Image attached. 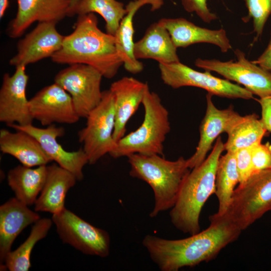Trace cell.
Returning a JSON list of instances; mask_svg holds the SVG:
<instances>
[{"label":"cell","mask_w":271,"mask_h":271,"mask_svg":"<svg viewBox=\"0 0 271 271\" xmlns=\"http://www.w3.org/2000/svg\"><path fill=\"white\" fill-rule=\"evenodd\" d=\"M56 23H38L35 28L17 43V53L9 61L16 67L27 66L51 57L59 51L64 36L57 31Z\"/></svg>","instance_id":"15"},{"label":"cell","mask_w":271,"mask_h":271,"mask_svg":"<svg viewBox=\"0 0 271 271\" xmlns=\"http://www.w3.org/2000/svg\"><path fill=\"white\" fill-rule=\"evenodd\" d=\"M270 34V39L266 49L257 59L252 61L269 71H271V31Z\"/></svg>","instance_id":"35"},{"label":"cell","mask_w":271,"mask_h":271,"mask_svg":"<svg viewBox=\"0 0 271 271\" xmlns=\"http://www.w3.org/2000/svg\"><path fill=\"white\" fill-rule=\"evenodd\" d=\"M52 222V219L44 218L34 223L28 238L16 250L7 254L2 266L10 271H28L31 266L33 248L37 242L47 236Z\"/></svg>","instance_id":"28"},{"label":"cell","mask_w":271,"mask_h":271,"mask_svg":"<svg viewBox=\"0 0 271 271\" xmlns=\"http://www.w3.org/2000/svg\"><path fill=\"white\" fill-rule=\"evenodd\" d=\"M247 9V15L242 18L247 23L252 19L253 31L257 41L262 34L265 24L271 14V0H243Z\"/></svg>","instance_id":"30"},{"label":"cell","mask_w":271,"mask_h":271,"mask_svg":"<svg viewBox=\"0 0 271 271\" xmlns=\"http://www.w3.org/2000/svg\"><path fill=\"white\" fill-rule=\"evenodd\" d=\"M267 132L258 115L252 113L242 116L227 133L228 138L224 144L225 150L235 152L252 147L261 143Z\"/></svg>","instance_id":"26"},{"label":"cell","mask_w":271,"mask_h":271,"mask_svg":"<svg viewBox=\"0 0 271 271\" xmlns=\"http://www.w3.org/2000/svg\"><path fill=\"white\" fill-rule=\"evenodd\" d=\"M0 130V150L3 154L15 157L22 165L29 167L46 165L52 161L34 137L23 130Z\"/></svg>","instance_id":"23"},{"label":"cell","mask_w":271,"mask_h":271,"mask_svg":"<svg viewBox=\"0 0 271 271\" xmlns=\"http://www.w3.org/2000/svg\"><path fill=\"white\" fill-rule=\"evenodd\" d=\"M26 66L16 67L14 74H4L0 89V121L8 126L12 124L26 125L32 124L29 100L26 89L29 76Z\"/></svg>","instance_id":"13"},{"label":"cell","mask_w":271,"mask_h":271,"mask_svg":"<svg viewBox=\"0 0 271 271\" xmlns=\"http://www.w3.org/2000/svg\"><path fill=\"white\" fill-rule=\"evenodd\" d=\"M29 104L32 118L43 126L74 124L80 118L69 94L55 82L37 92Z\"/></svg>","instance_id":"12"},{"label":"cell","mask_w":271,"mask_h":271,"mask_svg":"<svg viewBox=\"0 0 271 271\" xmlns=\"http://www.w3.org/2000/svg\"><path fill=\"white\" fill-rule=\"evenodd\" d=\"M80 0H72L71 5L69 10V14L70 12L75 7V6L78 3ZM69 15V14H68Z\"/></svg>","instance_id":"37"},{"label":"cell","mask_w":271,"mask_h":271,"mask_svg":"<svg viewBox=\"0 0 271 271\" xmlns=\"http://www.w3.org/2000/svg\"><path fill=\"white\" fill-rule=\"evenodd\" d=\"M209 220L206 229L183 239H166L148 234L143 245L162 271H178L209 261L235 241L242 231L226 213H216L209 216Z\"/></svg>","instance_id":"1"},{"label":"cell","mask_w":271,"mask_h":271,"mask_svg":"<svg viewBox=\"0 0 271 271\" xmlns=\"http://www.w3.org/2000/svg\"><path fill=\"white\" fill-rule=\"evenodd\" d=\"M237 183L239 175L235 152L228 151L220 156L216 170L214 193L218 201V214L226 212Z\"/></svg>","instance_id":"27"},{"label":"cell","mask_w":271,"mask_h":271,"mask_svg":"<svg viewBox=\"0 0 271 271\" xmlns=\"http://www.w3.org/2000/svg\"><path fill=\"white\" fill-rule=\"evenodd\" d=\"M52 221L63 242L86 254L101 257L109 255L110 237L105 230L94 226L66 208L53 214Z\"/></svg>","instance_id":"10"},{"label":"cell","mask_w":271,"mask_h":271,"mask_svg":"<svg viewBox=\"0 0 271 271\" xmlns=\"http://www.w3.org/2000/svg\"><path fill=\"white\" fill-rule=\"evenodd\" d=\"M8 126L26 131L34 137L52 161L72 173L77 180L81 181L83 179V169L89 163L87 156L83 148L76 151H67L57 142V139L65 134V129L62 127L53 124L46 128H40L32 124L20 125L16 123Z\"/></svg>","instance_id":"14"},{"label":"cell","mask_w":271,"mask_h":271,"mask_svg":"<svg viewBox=\"0 0 271 271\" xmlns=\"http://www.w3.org/2000/svg\"><path fill=\"white\" fill-rule=\"evenodd\" d=\"M77 180L72 173L56 163L47 166L46 181L34 204L35 210L53 214L63 210L66 194Z\"/></svg>","instance_id":"22"},{"label":"cell","mask_w":271,"mask_h":271,"mask_svg":"<svg viewBox=\"0 0 271 271\" xmlns=\"http://www.w3.org/2000/svg\"><path fill=\"white\" fill-rule=\"evenodd\" d=\"M261 110V120L268 132H271V96L257 100Z\"/></svg>","instance_id":"34"},{"label":"cell","mask_w":271,"mask_h":271,"mask_svg":"<svg viewBox=\"0 0 271 271\" xmlns=\"http://www.w3.org/2000/svg\"><path fill=\"white\" fill-rule=\"evenodd\" d=\"M89 13L99 14L105 22L106 33L114 36L127 10L122 3L116 0H80L68 17Z\"/></svg>","instance_id":"29"},{"label":"cell","mask_w":271,"mask_h":271,"mask_svg":"<svg viewBox=\"0 0 271 271\" xmlns=\"http://www.w3.org/2000/svg\"><path fill=\"white\" fill-rule=\"evenodd\" d=\"M271 210V168L252 174L235 189L226 213L242 231Z\"/></svg>","instance_id":"6"},{"label":"cell","mask_w":271,"mask_h":271,"mask_svg":"<svg viewBox=\"0 0 271 271\" xmlns=\"http://www.w3.org/2000/svg\"><path fill=\"white\" fill-rule=\"evenodd\" d=\"M9 6V0H0V18L2 19Z\"/></svg>","instance_id":"36"},{"label":"cell","mask_w":271,"mask_h":271,"mask_svg":"<svg viewBox=\"0 0 271 271\" xmlns=\"http://www.w3.org/2000/svg\"><path fill=\"white\" fill-rule=\"evenodd\" d=\"M158 22L169 32L177 48L201 43L216 45L223 53L232 48L226 31L222 28L210 30L201 27L183 18H162Z\"/></svg>","instance_id":"19"},{"label":"cell","mask_w":271,"mask_h":271,"mask_svg":"<svg viewBox=\"0 0 271 271\" xmlns=\"http://www.w3.org/2000/svg\"><path fill=\"white\" fill-rule=\"evenodd\" d=\"M51 59L57 64L89 65L108 79L115 76L123 65L114 36L98 28L94 13L78 16L73 31L64 36L61 49Z\"/></svg>","instance_id":"2"},{"label":"cell","mask_w":271,"mask_h":271,"mask_svg":"<svg viewBox=\"0 0 271 271\" xmlns=\"http://www.w3.org/2000/svg\"><path fill=\"white\" fill-rule=\"evenodd\" d=\"M184 10L188 13H195L203 22L210 23L218 19L217 15L208 9L207 0H181Z\"/></svg>","instance_id":"33"},{"label":"cell","mask_w":271,"mask_h":271,"mask_svg":"<svg viewBox=\"0 0 271 271\" xmlns=\"http://www.w3.org/2000/svg\"><path fill=\"white\" fill-rule=\"evenodd\" d=\"M17 12L7 29L15 39L22 36L35 22L57 23L68 17L72 0H17Z\"/></svg>","instance_id":"17"},{"label":"cell","mask_w":271,"mask_h":271,"mask_svg":"<svg viewBox=\"0 0 271 271\" xmlns=\"http://www.w3.org/2000/svg\"><path fill=\"white\" fill-rule=\"evenodd\" d=\"M142 104L145 115L142 124L116 143L109 153L113 158L127 157L133 154L164 155V143L171 128L169 112L159 95L151 91L149 85Z\"/></svg>","instance_id":"5"},{"label":"cell","mask_w":271,"mask_h":271,"mask_svg":"<svg viewBox=\"0 0 271 271\" xmlns=\"http://www.w3.org/2000/svg\"><path fill=\"white\" fill-rule=\"evenodd\" d=\"M47 174V166L36 168L22 165L11 169L7 176L9 186L15 197L24 204H35L38 194L44 185Z\"/></svg>","instance_id":"25"},{"label":"cell","mask_w":271,"mask_h":271,"mask_svg":"<svg viewBox=\"0 0 271 271\" xmlns=\"http://www.w3.org/2000/svg\"><path fill=\"white\" fill-rule=\"evenodd\" d=\"M85 126L78 132L79 142L89 164H95L116 145L113 138L115 116L114 98L109 89L102 91L98 105L88 114Z\"/></svg>","instance_id":"7"},{"label":"cell","mask_w":271,"mask_h":271,"mask_svg":"<svg viewBox=\"0 0 271 271\" xmlns=\"http://www.w3.org/2000/svg\"><path fill=\"white\" fill-rule=\"evenodd\" d=\"M177 49L169 32L158 22L150 25L144 36L134 43L133 53L138 60L151 59L169 64L180 62Z\"/></svg>","instance_id":"24"},{"label":"cell","mask_w":271,"mask_h":271,"mask_svg":"<svg viewBox=\"0 0 271 271\" xmlns=\"http://www.w3.org/2000/svg\"><path fill=\"white\" fill-rule=\"evenodd\" d=\"M237 60L197 58L195 65L205 71H213L244 86L259 98L271 96V71L266 70L246 59L241 50L234 51Z\"/></svg>","instance_id":"11"},{"label":"cell","mask_w":271,"mask_h":271,"mask_svg":"<svg viewBox=\"0 0 271 271\" xmlns=\"http://www.w3.org/2000/svg\"><path fill=\"white\" fill-rule=\"evenodd\" d=\"M102 77L92 66L75 64L60 71L54 80L69 94L79 117L86 118L101 100Z\"/></svg>","instance_id":"9"},{"label":"cell","mask_w":271,"mask_h":271,"mask_svg":"<svg viewBox=\"0 0 271 271\" xmlns=\"http://www.w3.org/2000/svg\"><path fill=\"white\" fill-rule=\"evenodd\" d=\"M224 144L219 136L208 156L201 164L191 169L171 209L172 223L184 233L191 235L200 231V215L205 202L215 193L216 170L225 150Z\"/></svg>","instance_id":"3"},{"label":"cell","mask_w":271,"mask_h":271,"mask_svg":"<svg viewBox=\"0 0 271 271\" xmlns=\"http://www.w3.org/2000/svg\"><path fill=\"white\" fill-rule=\"evenodd\" d=\"M148 86L132 77H123L111 84L115 116L113 138L116 143L124 136L126 123L142 103Z\"/></svg>","instance_id":"18"},{"label":"cell","mask_w":271,"mask_h":271,"mask_svg":"<svg viewBox=\"0 0 271 271\" xmlns=\"http://www.w3.org/2000/svg\"><path fill=\"white\" fill-rule=\"evenodd\" d=\"M252 174L271 168V144L261 143L252 147Z\"/></svg>","instance_id":"31"},{"label":"cell","mask_w":271,"mask_h":271,"mask_svg":"<svg viewBox=\"0 0 271 271\" xmlns=\"http://www.w3.org/2000/svg\"><path fill=\"white\" fill-rule=\"evenodd\" d=\"M163 4L164 0H133L125 6L127 13L121 20L114 36L118 55L124 68L129 73H139L144 69L143 64L136 58L133 53V17L137 12L145 5H150L151 10L156 11Z\"/></svg>","instance_id":"21"},{"label":"cell","mask_w":271,"mask_h":271,"mask_svg":"<svg viewBox=\"0 0 271 271\" xmlns=\"http://www.w3.org/2000/svg\"><path fill=\"white\" fill-rule=\"evenodd\" d=\"M212 95H206V110L199 127L200 138L195 153L187 159L190 169L197 167L206 158L214 142L223 132L227 133L242 116L232 105L220 109L214 105Z\"/></svg>","instance_id":"16"},{"label":"cell","mask_w":271,"mask_h":271,"mask_svg":"<svg viewBox=\"0 0 271 271\" xmlns=\"http://www.w3.org/2000/svg\"><path fill=\"white\" fill-rule=\"evenodd\" d=\"M163 82L173 88L192 86L203 89L212 95L228 98L250 99L253 94L227 79L213 76L210 71H196L180 62L159 63Z\"/></svg>","instance_id":"8"},{"label":"cell","mask_w":271,"mask_h":271,"mask_svg":"<svg viewBox=\"0 0 271 271\" xmlns=\"http://www.w3.org/2000/svg\"><path fill=\"white\" fill-rule=\"evenodd\" d=\"M40 219V215L16 197L0 206V262L4 264L13 243L28 226Z\"/></svg>","instance_id":"20"},{"label":"cell","mask_w":271,"mask_h":271,"mask_svg":"<svg viewBox=\"0 0 271 271\" xmlns=\"http://www.w3.org/2000/svg\"><path fill=\"white\" fill-rule=\"evenodd\" d=\"M127 157L130 176L146 182L153 191L155 203L150 217H155L161 212L171 209L191 171L187 159L180 157L169 161L159 155L140 154Z\"/></svg>","instance_id":"4"},{"label":"cell","mask_w":271,"mask_h":271,"mask_svg":"<svg viewBox=\"0 0 271 271\" xmlns=\"http://www.w3.org/2000/svg\"><path fill=\"white\" fill-rule=\"evenodd\" d=\"M252 147L241 149L235 152L239 183L245 181L252 174Z\"/></svg>","instance_id":"32"}]
</instances>
